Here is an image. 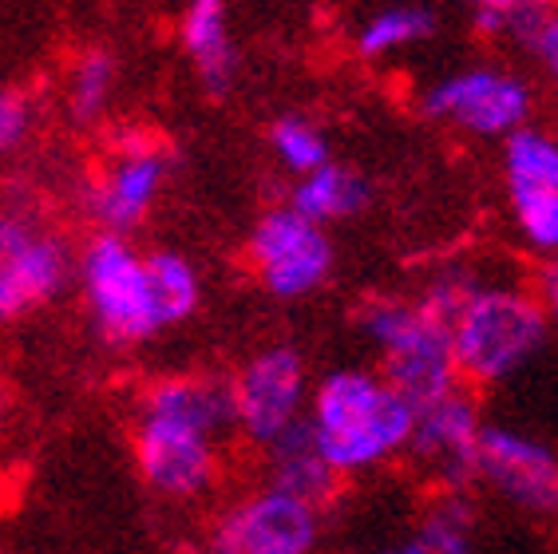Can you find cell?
<instances>
[{"instance_id": "1", "label": "cell", "mask_w": 558, "mask_h": 554, "mask_svg": "<svg viewBox=\"0 0 558 554\" xmlns=\"http://www.w3.org/2000/svg\"><path fill=\"white\" fill-rule=\"evenodd\" d=\"M234 427L230 384L210 376H167L150 384L135 424V468L150 491L194 499L218 475V436Z\"/></svg>"}, {"instance_id": "2", "label": "cell", "mask_w": 558, "mask_h": 554, "mask_svg": "<svg viewBox=\"0 0 558 554\" xmlns=\"http://www.w3.org/2000/svg\"><path fill=\"white\" fill-rule=\"evenodd\" d=\"M412 420L416 408L380 373L361 369L325 376L305 412V424L337 475L376 468L404 451L412 439Z\"/></svg>"}, {"instance_id": "3", "label": "cell", "mask_w": 558, "mask_h": 554, "mask_svg": "<svg viewBox=\"0 0 558 554\" xmlns=\"http://www.w3.org/2000/svg\"><path fill=\"white\" fill-rule=\"evenodd\" d=\"M543 337L547 313L538 298L511 286H472L456 317L448 321L456 373L475 384H495L523 369Z\"/></svg>"}, {"instance_id": "4", "label": "cell", "mask_w": 558, "mask_h": 554, "mask_svg": "<svg viewBox=\"0 0 558 554\" xmlns=\"http://www.w3.org/2000/svg\"><path fill=\"white\" fill-rule=\"evenodd\" d=\"M361 329L380 349L385 381L412 408H424L460 388V373L451 361L448 325L404 301H373L361 313Z\"/></svg>"}, {"instance_id": "5", "label": "cell", "mask_w": 558, "mask_h": 554, "mask_svg": "<svg viewBox=\"0 0 558 554\" xmlns=\"http://www.w3.org/2000/svg\"><path fill=\"white\" fill-rule=\"evenodd\" d=\"M80 286H84L87 310L108 341L140 345L167 329L150 293L147 254H140L128 238H92L80 257Z\"/></svg>"}, {"instance_id": "6", "label": "cell", "mask_w": 558, "mask_h": 554, "mask_svg": "<svg viewBox=\"0 0 558 554\" xmlns=\"http://www.w3.org/2000/svg\"><path fill=\"white\" fill-rule=\"evenodd\" d=\"M72 257L33 214L0 206V321L40 310L68 286Z\"/></svg>"}, {"instance_id": "7", "label": "cell", "mask_w": 558, "mask_h": 554, "mask_svg": "<svg viewBox=\"0 0 558 554\" xmlns=\"http://www.w3.org/2000/svg\"><path fill=\"white\" fill-rule=\"evenodd\" d=\"M230 405H234V427L269 448L293 424H301L310 408L301 357L293 349H262L258 357H250L242 373L230 381Z\"/></svg>"}, {"instance_id": "8", "label": "cell", "mask_w": 558, "mask_h": 554, "mask_svg": "<svg viewBox=\"0 0 558 554\" xmlns=\"http://www.w3.org/2000/svg\"><path fill=\"white\" fill-rule=\"evenodd\" d=\"M250 257H254L262 286L286 301L313 293L333 269L329 234L290 206L262 214V222L254 226V238H250Z\"/></svg>"}, {"instance_id": "9", "label": "cell", "mask_w": 558, "mask_h": 554, "mask_svg": "<svg viewBox=\"0 0 558 554\" xmlns=\"http://www.w3.org/2000/svg\"><path fill=\"white\" fill-rule=\"evenodd\" d=\"M322 534L317 507L262 487L218 522L210 554H310Z\"/></svg>"}, {"instance_id": "10", "label": "cell", "mask_w": 558, "mask_h": 554, "mask_svg": "<svg viewBox=\"0 0 558 554\" xmlns=\"http://www.w3.org/2000/svg\"><path fill=\"white\" fill-rule=\"evenodd\" d=\"M424 107L428 116L451 119L480 135H515L531 111V92L511 72L472 68L432 87Z\"/></svg>"}, {"instance_id": "11", "label": "cell", "mask_w": 558, "mask_h": 554, "mask_svg": "<svg viewBox=\"0 0 558 554\" xmlns=\"http://www.w3.org/2000/svg\"><path fill=\"white\" fill-rule=\"evenodd\" d=\"M475 475L526 511H558V456L511 427H484L475 448Z\"/></svg>"}, {"instance_id": "12", "label": "cell", "mask_w": 558, "mask_h": 554, "mask_svg": "<svg viewBox=\"0 0 558 554\" xmlns=\"http://www.w3.org/2000/svg\"><path fill=\"white\" fill-rule=\"evenodd\" d=\"M167 174L171 159L155 143H128L119 150L92 186V210L108 226V234L123 238V230H135L147 218L167 186Z\"/></svg>"}, {"instance_id": "13", "label": "cell", "mask_w": 558, "mask_h": 554, "mask_svg": "<svg viewBox=\"0 0 558 554\" xmlns=\"http://www.w3.org/2000/svg\"><path fill=\"white\" fill-rule=\"evenodd\" d=\"M480 412L463 388L416 408L409 448L428 463L444 483H463L475 475V448H480Z\"/></svg>"}, {"instance_id": "14", "label": "cell", "mask_w": 558, "mask_h": 554, "mask_svg": "<svg viewBox=\"0 0 558 554\" xmlns=\"http://www.w3.org/2000/svg\"><path fill=\"white\" fill-rule=\"evenodd\" d=\"M266 451H269V487L274 491L293 495V499L310 503V507H322L333 495L337 471L322 456V448H317V439H313L305 420L293 424L286 436L274 439Z\"/></svg>"}, {"instance_id": "15", "label": "cell", "mask_w": 558, "mask_h": 554, "mask_svg": "<svg viewBox=\"0 0 558 554\" xmlns=\"http://www.w3.org/2000/svg\"><path fill=\"white\" fill-rule=\"evenodd\" d=\"M179 40H183V52L194 64V72H198V80L210 92H226V87L234 84L238 48L234 33H230L226 4H218V0H194L191 9L183 12Z\"/></svg>"}, {"instance_id": "16", "label": "cell", "mask_w": 558, "mask_h": 554, "mask_svg": "<svg viewBox=\"0 0 558 554\" xmlns=\"http://www.w3.org/2000/svg\"><path fill=\"white\" fill-rule=\"evenodd\" d=\"M365 203H368V182L356 171H349V167L325 162L322 171L298 179L290 210H298L301 218H310L313 226L325 230V222H337V218L365 210Z\"/></svg>"}, {"instance_id": "17", "label": "cell", "mask_w": 558, "mask_h": 554, "mask_svg": "<svg viewBox=\"0 0 558 554\" xmlns=\"http://www.w3.org/2000/svg\"><path fill=\"white\" fill-rule=\"evenodd\" d=\"M507 186H511V206L538 203L558 194V143L543 131L519 128L507 135Z\"/></svg>"}, {"instance_id": "18", "label": "cell", "mask_w": 558, "mask_h": 554, "mask_svg": "<svg viewBox=\"0 0 558 554\" xmlns=\"http://www.w3.org/2000/svg\"><path fill=\"white\" fill-rule=\"evenodd\" d=\"M147 277H150V293H155V305H159V317L167 329L198 310L203 281H198V269H194L183 254H174V250H155V254H147Z\"/></svg>"}, {"instance_id": "19", "label": "cell", "mask_w": 558, "mask_h": 554, "mask_svg": "<svg viewBox=\"0 0 558 554\" xmlns=\"http://www.w3.org/2000/svg\"><path fill=\"white\" fill-rule=\"evenodd\" d=\"M436 33V16L428 9H416V4H397V9H380L376 16H368L356 33V48L361 56H388L400 52L409 44L428 40Z\"/></svg>"}, {"instance_id": "20", "label": "cell", "mask_w": 558, "mask_h": 554, "mask_svg": "<svg viewBox=\"0 0 558 554\" xmlns=\"http://www.w3.org/2000/svg\"><path fill=\"white\" fill-rule=\"evenodd\" d=\"M116 56L108 48H87V52L75 56L72 75H68V107H72V119L80 123H92V119L104 116L111 92H116Z\"/></svg>"}, {"instance_id": "21", "label": "cell", "mask_w": 558, "mask_h": 554, "mask_svg": "<svg viewBox=\"0 0 558 554\" xmlns=\"http://www.w3.org/2000/svg\"><path fill=\"white\" fill-rule=\"evenodd\" d=\"M392 554H472V515L463 499L436 503V511L420 522V531Z\"/></svg>"}, {"instance_id": "22", "label": "cell", "mask_w": 558, "mask_h": 554, "mask_svg": "<svg viewBox=\"0 0 558 554\" xmlns=\"http://www.w3.org/2000/svg\"><path fill=\"white\" fill-rule=\"evenodd\" d=\"M269 143H274V155L281 159V167L293 171L298 179L322 171L325 162H329V143H325V135L313 128L310 119H298V116L278 119L274 131H269Z\"/></svg>"}, {"instance_id": "23", "label": "cell", "mask_w": 558, "mask_h": 554, "mask_svg": "<svg viewBox=\"0 0 558 554\" xmlns=\"http://www.w3.org/2000/svg\"><path fill=\"white\" fill-rule=\"evenodd\" d=\"M515 218L526 242L547 250V254H558V194L555 198H538V203H519Z\"/></svg>"}, {"instance_id": "24", "label": "cell", "mask_w": 558, "mask_h": 554, "mask_svg": "<svg viewBox=\"0 0 558 554\" xmlns=\"http://www.w3.org/2000/svg\"><path fill=\"white\" fill-rule=\"evenodd\" d=\"M33 123V104L16 87H0V155H9Z\"/></svg>"}, {"instance_id": "25", "label": "cell", "mask_w": 558, "mask_h": 554, "mask_svg": "<svg viewBox=\"0 0 558 554\" xmlns=\"http://www.w3.org/2000/svg\"><path fill=\"white\" fill-rule=\"evenodd\" d=\"M526 44L538 52V60L547 64V72L555 75L558 84V12H543L535 24V33L526 36Z\"/></svg>"}, {"instance_id": "26", "label": "cell", "mask_w": 558, "mask_h": 554, "mask_svg": "<svg viewBox=\"0 0 558 554\" xmlns=\"http://www.w3.org/2000/svg\"><path fill=\"white\" fill-rule=\"evenodd\" d=\"M538 305L547 313V325L550 321L558 325V257H555V266L543 274V301H538Z\"/></svg>"}, {"instance_id": "27", "label": "cell", "mask_w": 558, "mask_h": 554, "mask_svg": "<svg viewBox=\"0 0 558 554\" xmlns=\"http://www.w3.org/2000/svg\"><path fill=\"white\" fill-rule=\"evenodd\" d=\"M385 554H392V551H385Z\"/></svg>"}]
</instances>
